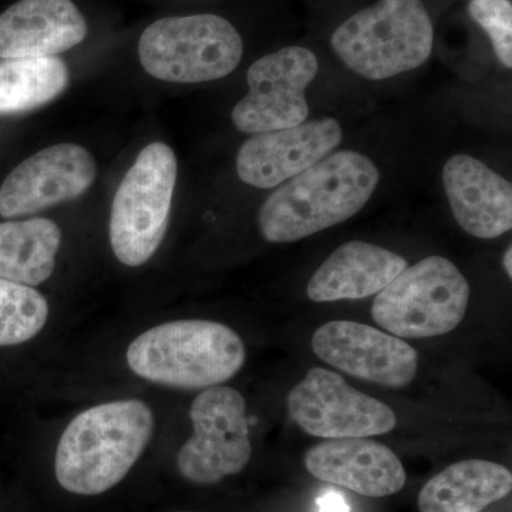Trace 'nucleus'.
<instances>
[{
    "mask_svg": "<svg viewBox=\"0 0 512 512\" xmlns=\"http://www.w3.org/2000/svg\"><path fill=\"white\" fill-rule=\"evenodd\" d=\"M379 181L369 157L352 150L330 153L266 198L258 215L262 237L288 244L342 224L362 211Z\"/></svg>",
    "mask_w": 512,
    "mask_h": 512,
    "instance_id": "f257e3e1",
    "label": "nucleus"
},
{
    "mask_svg": "<svg viewBox=\"0 0 512 512\" xmlns=\"http://www.w3.org/2000/svg\"><path fill=\"white\" fill-rule=\"evenodd\" d=\"M153 434L154 413L143 400L89 407L67 424L57 443V483L84 497L107 493L130 473Z\"/></svg>",
    "mask_w": 512,
    "mask_h": 512,
    "instance_id": "f03ea898",
    "label": "nucleus"
},
{
    "mask_svg": "<svg viewBox=\"0 0 512 512\" xmlns=\"http://www.w3.org/2000/svg\"><path fill=\"white\" fill-rule=\"evenodd\" d=\"M247 359L244 340L224 323L180 319L161 323L128 346L134 375L171 389L204 390L237 375Z\"/></svg>",
    "mask_w": 512,
    "mask_h": 512,
    "instance_id": "7ed1b4c3",
    "label": "nucleus"
},
{
    "mask_svg": "<svg viewBox=\"0 0 512 512\" xmlns=\"http://www.w3.org/2000/svg\"><path fill=\"white\" fill-rule=\"evenodd\" d=\"M433 23L421 0H379L335 30L332 47L353 72L386 80L417 69L433 50Z\"/></svg>",
    "mask_w": 512,
    "mask_h": 512,
    "instance_id": "20e7f679",
    "label": "nucleus"
},
{
    "mask_svg": "<svg viewBox=\"0 0 512 512\" xmlns=\"http://www.w3.org/2000/svg\"><path fill=\"white\" fill-rule=\"evenodd\" d=\"M471 289L466 276L443 256L407 266L377 293L373 320L400 339L446 335L466 316Z\"/></svg>",
    "mask_w": 512,
    "mask_h": 512,
    "instance_id": "39448f33",
    "label": "nucleus"
},
{
    "mask_svg": "<svg viewBox=\"0 0 512 512\" xmlns=\"http://www.w3.org/2000/svg\"><path fill=\"white\" fill-rule=\"evenodd\" d=\"M177 157L164 143L148 144L124 175L110 215V245L117 261L137 268L153 258L170 221Z\"/></svg>",
    "mask_w": 512,
    "mask_h": 512,
    "instance_id": "423d86ee",
    "label": "nucleus"
},
{
    "mask_svg": "<svg viewBox=\"0 0 512 512\" xmlns=\"http://www.w3.org/2000/svg\"><path fill=\"white\" fill-rule=\"evenodd\" d=\"M244 55L238 30L215 15L174 16L144 30L138 56L144 70L170 83H204L237 69Z\"/></svg>",
    "mask_w": 512,
    "mask_h": 512,
    "instance_id": "0eeeda50",
    "label": "nucleus"
},
{
    "mask_svg": "<svg viewBox=\"0 0 512 512\" xmlns=\"http://www.w3.org/2000/svg\"><path fill=\"white\" fill-rule=\"evenodd\" d=\"M192 436L177 454L181 476L192 484L211 485L241 473L252 457L244 396L234 387L202 390L190 407Z\"/></svg>",
    "mask_w": 512,
    "mask_h": 512,
    "instance_id": "6e6552de",
    "label": "nucleus"
},
{
    "mask_svg": "<svg viewBox=\"0 0 512 512\" xmlns=\"http://www.w3.org/2000/svg\"><path fill=\"white\" fill-rule=\"evenodd\" d=\"M319 63L311 50L285 47L249 67V93L232 110L242 133L262 134L305 123L309 104L305 90L315 80Z\"/></svg>",
    "mask_w": 512,
    "mask_h": 512,
    "instance_id": "1a4fd4ad",
    "label": "nucleus"
},
{
    "mask_svg": "<svg viewBox=\"0 0 512 512\" xmlns=\"http://www.w3.org/2000/svg\"><path fill=\"white\" fill-rule=\"evenodd\" d=\"M289 416L320 439L372 437L396 429L393 409L356 390L338 373L313 367L288 396Z\"/></svg>",
    "mask_w": 512,
    "mask_h": 512,
    "instance_id": "9d476101",
    "label": "nucleus"
},
{
    "mask_svg": "<svg viewBox=\"0 0 512 512\" xmlns=\"http://www.w3.org/2000/svg\"><path fill=\"white\" fill-rule=\"evenodd\" d=\"M313 353L355 379L386 387L407 386L419 369L416 349L392 333L353 320H332L312 336Z\"/></svg>",
    "mask_w": 512,
    "mask_h": 512,
    "instance_id": "9b49d317",
    "label": "nucleus"
},
{
    "mask_svg": "<svg viewBox=\"0 0 512 512\" xmlns=\"http://www.w3.org/2000/svg\"><path fill=\"white\" fill-rule=\"evenodd\" d=\"M92 154L77 144L47 147L19 164L0 187V215L37 214L80 197L96 180Z\"/></svg>",
    "mask_w": 512,
    "mask_h": 512,
    "instance_id": "f8f14e48",
    "label": "nucleus"
},
{
    "mask_svg": "<svg viewBox=\"0 0 512 512\" xmlns=\"http://www.w3.org/2000/svg\"><path fill=\"white\" fill-rule=\"evenodd\" d=\"M342 140V127L332 117L255 134L239 150L238 177L252 187L271 190L329 156Z\"/></svg>",
    "mask_w": 512,
    "mask_h": 512,
    "instance_id": "ddd939ff",
    "label": "nucleus"
},
{
    "mask_svg": "<svg viewBox=\"0 0 512 512\" xmlns=\"http://www.w3.org/2000/svg\"><path fill=\"white\" fill-rule=\"evenodd\" d=\"M313 477L365 497L397 494L406 484V470L389 447L369 437L328 439L306 453Z\"/></svg>",
    "mask_w": 512,
    "mask_h": 512,
    "instance_id": "4468645a",
    "label": "nucleus"
},
{
    "mask_svg": "<svg viewBox=\"0 0 512 512\" xmlns=\"http://www.w3.org/2000/svg\"><path fill=\"white\" fill-rule=\"evenodd\" d=\"M86 36V19L72 0H19L0 15V59L52 57Z\"/></svg>",
    "mask_w": 512,
    "mask_h": 512,
    "instance_id": "2eb2a0df",
    "label": "nucleus"
},
{
    "mask_svg": "<svg viewBox=\"0 0 512 512\" xmlns=\"http://www.w3.org/2000/svg\"><path fill=\"white\" fill-rule=\"evenodd\" d=\"M443 184L454 218L467 234L501 237L512 228V185L477 158L451 157Z\"/></svg>",
    "mask_w": 512,
    "mask_h": 512,
    "instance_id": "dca6fc26",
    "label": "nucleus"
},
{
    "mask_svg": "<svg viewBox=\"0 0 512 512\" xmlns=\"http://www.w3.org/2000/svg\"><path fill=\"white\" fill-rule=\"evenodd\" d=\"M406 268V259L396 252L365 241H349L335 249L313 274L308 296L319 303L369 298Z\"/></svg>",
    "mask_w": 512,
    "mask_h": 512,
    "instance_id": "f3484780",
    "label": "nucleus"
},
{
    "mask_svg": "<svg viewBox=\"0 0 512 512\" xmlns=\"http://www.w3.org/2000/svg\"><path fill=\"white\" fill-rule=\"evenodd\" d=\"M507 467L487 460L458 461L427 481L417 498L420 512H481L511 493Z\"/></svg>",
    "mask_w": 512,
    "mask_h": 512,
    "instance_id": "a211bd4d",
    "label": "nucleus"
},
{
    "mask_svg": "<svg viewBox=\"0 0 512 512\" xmlns=\"http://www.w3.org/2000/svg\"><path fill=\"white\" fill-rule=\"evenodd\" d=\"M62 247L59 225L47 218L0 224V278L20 285L46 282Z\"/></svg>",
    "mask_w": 512,
    "mask_h": 512,
    "instance_id": "6ab92c4d",
    "label": "nucleus"
},
{
    "mask_svg": "<svg viewBox=\"0 0 512 512\" xmlns=\"http://www.w3.org/2000/svg\"><path fill=\"white\" fill-rule=\"evenodd\" d=\"M69 69L59 57L6 59L0 62V116L46 106L69 84Z\"/></svg>",
    "mask_w": 512,
    "mask_h": 512,
    "instance_id": "aec40b11",
    "label": "nucleus"
},
{
    "mask_svg": "<svg viewBox=\"0 0 512 512\" xmlns=\"http://www.w3.org/2000/svg\"><path fill=\"white\" fill-rule=\"evenodd\" d=\"M49 315V302L33 286L0 278V346H18L35 339Z\"/></svg>",
    "mask_w": 512,
    "mask_h": 512,
    "instance_id": "412c9836",
    "label": "nucleus"
},
{
    "mask_svg": "<svg viewBox=\"0 0 512 512\" xmlns=\"http://www.w3.org/2000/svg\"><path fill=\"white\" fill-rule=\"evenodd\" d=\"M470 15L490 36L495 55L512 66V5L510 0H470Z\"/></svg>",
    "mask_w": 512,
    "mask_h": 512,
    "instance_id": "4be33fe9",
    "label": "nucleus"
},
{
    "mask_svg": "<svg viewBox=\"0 0 512 512\" xmlns=\"http://www.w3.org/2000/svg\"><path fill=\"white\" fill-rule=\"evenodd\" d=\"M318 512H349V505L342 495L328 491L318 498Z\"/></svg>",
    "mask_w": 512,
    "mask_h": 512,
    "instance_id": "5701e85b",
    "label": "nucleus"
},
{
    "mask_svg": "<svg viewBox=\"0 0 512 512\" xmlns=\"http://www.w3.org/2000/svg\"><path fill=\"white\" fill-rule=\"evenodd\" d=\"M504 269L507 272L508 278H512V248L508 247L504 255Z\"/></svg>",
    "mask_w": 512,
    "mask_h": 512,
    "instance_id": "b1692460",
    "label": "nucleus"
}]
</instances>
